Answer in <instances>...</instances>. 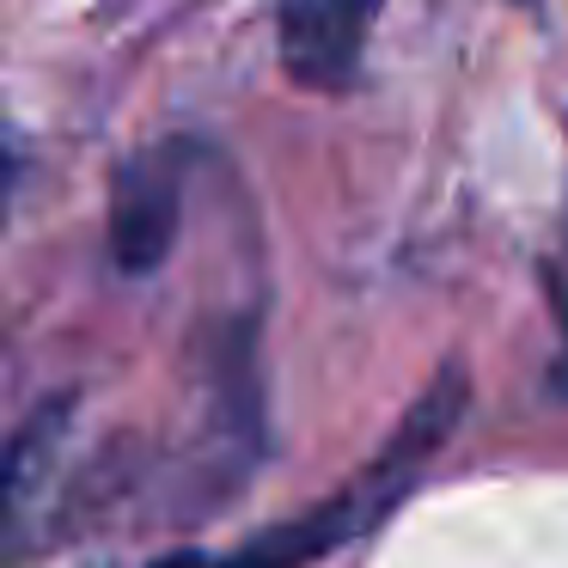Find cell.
I'll use <instances>...</instances> for the list:
<instances>
[{
    "label": "cell",
    "mask_w": 568,
    "mask_h": 568,
    "mask_svg": "<svg viewBox=\"0 0 568 568\" xmlns=\"http://www.w3.org/2000/svg\"><path fill=\"white\" fill-rule=\"evenodd\" d=\"M465 397H470L465 361H446V367L422 385L416 404L404 409L392 440H385L343 489H331L324 501H312L306 514L282 519V526H263V531H251V538H239L233 550H178L153 568H312L318 556L367 538V531L416 489L422 465L453 440L458 416H465Z\"/></svg>",
    "instance_id": "6da1fadb"
},
{
    "label": "cell",
    "mask_w": 568,
    "mask_h": 568,
    "mask_svg": "<svg viewBox=\"0 0 568 568\" xmlns=\"http://www.w3.org/2000/svg\"><path fill=\"white\" fill-rule=\"evenodd\" d=\"M550 306H556V318H562V331H568V202H562V233H556V251H550Z\"/></svg>",
    "instance_id": "277c9868"
},
{
    "label": "cell",
    "mask_w": 568,
    "mask_h": 568,
    "mask_svg": "<svg viewBox=\"0 0 568 568\" xmlns=\"http://www.w3.org/2000/svg\"><path fill=\"white\" fill-rule=\"evenodd\" d=\"M184 141L129 153L111 178V263L123 275H153L184 226Z\"/></svg>",
    "instance_id": "7a4b0ae2"
},
{
    "label": "cell",
    "mask_w": 568,
    "mask_h": 568,
    "mask_svg": "<svg viewBox=\"0 0 568 568\" xmlns=\"http://www.w3.org/2000/svg\"><path fill=\"white\" fill-rule=\"evenodd\" d=\"M385 0H287L282 68L306 92H355Z\"/></svg>",
    "instance_id": "3957f363"
}]
</instances>
